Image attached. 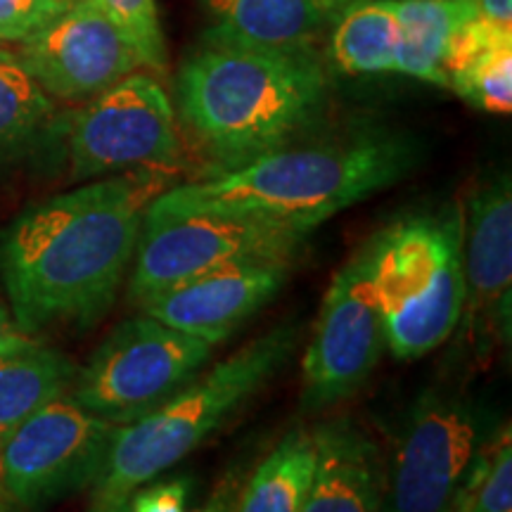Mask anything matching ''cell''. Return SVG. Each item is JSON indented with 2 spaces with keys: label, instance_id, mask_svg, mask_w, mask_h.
I'll list each match as a JSON object with an SVG mask.
<instances>
[{
  "label": "cell",
  "instance_id": "20",
  "mask_svg": "<svg viewBox=\"0 0 512 512\" xmlns=\"http://www.w3.org/2000/svg\"><path fill=\"white\" fill-rule=\"evenodd\" d=\"M330 27V60L339 72H394L399 24L389 0H347Z\"/></svg>",
  "mask_w": 512,
  "mask_h": 512
},
{
  "label": "cell",
  "instance_id": "22",
  "mask_svg": "<svg viewBox=\"0 0 512 512\" xmlns=\"http://www.w3.org/2000/svg\"><path fill=\"white\" fill-rule=\"evenodd\" d=\"M55 102L15 50L0 46V157L27 150L48 131Z\"/></svg>",
  "mask_w": 512,
  "mask_h": 512
},
{
  "label": "cell",
  "instance_id": "15",
  "mask_svg": "<svg viewBox=\"0 0 512 512\" xmlns=\"http://www.w3.org/2000/svg\"><path fill=\"white\" fill-rule=\"evenodd\" d=\"M311 434L316 465L302 512H382L380 446L349 418L323 422Z\"/></svg>",
  "mask_w": 512,
  "mask_h": 512
},
{
  "label": "cell",
  "instance_id": "14",
  "mask_svg": "<svg viewBox=\"0 0 512 512\" xmlns=\"http://www.w3.org/2000/svg\"><path fill=\"white\" fill-rule=\"evenodd\" d=\"M290 268L287 261L219 268L152 294L138 306L145 316L216 347L271 302Z\"/></svg>",
  "mask_w": 512,
  "mask_h": 512
},
{
  "label": "cell",
  "instance_id": "3",
  "mask_svg": "<svg viewBox=\"0 0 512 512\" xmlns=\"http://www.w3.org/2000/svg\"><path fill=\"white\" fill-rule=\"evenodd\" d=\"M413 164V143L394 133L292 143L235 169L162 190L147 204L143 223L228 214L311 233L342 209L401 181Z\"/></svg>",
  "mask_w": 512,
  "mask_h": 512
},
{
  "label": "cell",
  "instance_id": "25",
  "mask_svg": "<svg viewBox=\"0 0 512 512\" xmlns=\"http://www.w3.org/2000/svg\"><path fill=\"white\" fill-rule=\"evenodd\" d=\"M72 5L69 0H0V41H22Z\"/></svg>",
  "mask_w": 512,
  "mask_h": 512
},
{
  "label": "cell",
  "instance_id": "2",
  "mask_svg": "<svg viewBox=\"0 0 512 512\" xmlns=\"http://www.w3.org/2000/svg\"><path fill=\"white\" fill-rule=\"evenodd\" d=\"M178 114L214 174L292 145L328 105V76L311 46L211 41L176 79Z\"/></svg>",
  "mask_w": 512,
  "mask_h": 512
},
{
  "label": "cell",
  "instance_id": "24",
  "mask_svg": "<svg viewBox=\"0 0 512 512\" xmlns=\"http://www.w3.org/2000/svg\"><path fill=\"white\" fill-rule=\"evenodd\" d=\"M102 3L133 38L143 67L162 72L166 67V48L157 0H102Z\"/></svg>",
  "mask_w": 512,
  "mask_h": 512
},
{
  "label": "cell",
  "instance_id": "7",
  "mask_svg": "<svg viewBox=\"0 0 512 512\" xmlns=\"http://www.w3.org/2000/svg\"><path fill=\"white\" fill-rule=\"evenodd\" d=\"M309 233L228 214H185L143 223L128 280V299L145 302L152 294L219 268L287 261L304 247Z\"/></svg>",
  "mask_w": 512,
  "mask_h": 512
},
{
  "label": "cell",
  "instance_id": "27",
  "mask_svg": "<svg viewBox=\"0 0 512 512\" xmlns=\"http://www.w3.org/2000/svg\"><path fill=\"white\" fill-rule=\"evenodd\" d=\"M242 475L240 467L230 470L226 477L216 484V489L211 491V496L207 498V503L202 505V510L197 512H235L238 510V496H240V486H242Z\"/></svg>",
  "mask_w": 512,
  "mask_h": 512
},
{
  "label": "cell",
  "instance_id": "13",
  "mask_svg": "<svg viewBox=\"0 0 512 512\" xmlns=\"http://www.w3.org/2000/svg\"><path fill=\"white\" fill-rule=\"evenodd\" d=\"M463 285L465 302L458 328L486 344L508 337L512 297V188L498 174L472 192L463 211Z\"/></svg>",
  "mask_w": 512,
  "mask_h": 512
},
{
  "label": "cell",
  "instance_id": "1",
  "mask_svg": "<svg viewBox=\"0 0 512 512\" xmlns=\"http://www.w3.org/2000/svg\"><path fill=\"white\" fill-rule=\"evenodd\" d=\"M162 171L95 178L31 204L0 233V285L24 335L91 328L112 309L136 256Z\"/></svg>",
  "mask_w": 512,
  "mask_h": 512
},
{
  "label": "cell",
  "instance_id": "18",
  "mask_svg": "<svg viewBox=\"0 0 512 512\" xmlns=\"http://www.w3.org/2000/svg\"><path fill=\"white\" fill-rule=\"evenodd\" d=\"M76 373L72 358L41 337L0 351V446L24 420L67 396Z\"/></svg>",
  "mask_w": 512,
  "mask_h": 512
},
{
  "label": "cell",
  "instance_id": "10",
  "mask_svg": "<svg viewBox=\"0 0 512 512\" xmlns=\"http://www.w3.org/2000/svg\"><path fill=\"white\" fill-rule=\"evenodd\" d=\"M482 441V420L463 396L422 394L384 463L382 512H448Z\"/></svg>",
  "mask_w": 512,
  "mask_h": 512
},
{
  "label": "cell",
  "instance_id": "28",
  "mask_svg": "<svg viewBox=\"0 0 512 512\" xmlns=\"http://www.w3.org/2000/svg\"><path fill=\"white\" fill-rule=\"evenodd\" d=\"M27 339H31V335H24V332L17 328V323H15V318H12L8 304L0 302V351L17 347V344L27 342Z\"/></svg>",
  "mask_w": 512,
  "mask_h": 512
},
{
  "label": "cell",
  "instance_id": "19",
  "mask_svg": "<svg viewBox=\"0 0 512 512\" xmlns=\"http://www.w3.org/2000/svg\"><path fill=\"white\" fill-rule=\"evenodd\" d=\"M399 41L394 72L446 88V55L453 36L479 15L477 0H389Z\"/></svg>",
  "mask_w": 512,
  "mask_h": 512
},
{
  "label": "cell",
  "instance_id": "16",
  "mask_svg": "<svg viewBox=\"0 0 512 512\" xmlns=\"http://www.w3.org/2000/svg\"><path fill=\"white\" fill-rule=\"evenodd\" d=\"M347 0H207L211 41L249 46H311Z\"/></svg>",
  "mask_w": 512,
  "mask_h": 512
},
{
  "label": "cell",
  "instance_id": "5",
  "mask_svg": "<svg viewBox=\"0 0 512 512\" xmlns=\"http://www.w3.org/2000/svg\"><path fill=\"white\" fill-rule=\"evenodd\" d=\"M460 242L456 204L401 216L366 240L384 339L401 361L427 356L458 330L465 302Z\"/></svg>",
  "mask_w": 512,
  "mask_h": 512
},
{
  "label": "cell",
  "instance_id": "30",
  "mask_svg": "<svg viewBox=\"0 0 512 512\" xmlns=\"http://www.w3.org/2000/svg\"><path fill=\"white\" fill-rule=\"evenodd\" d=\"M0 512H12L8 498H5V494H3V486H0Z\"/></svg>",
  "mask_w": 512,
  "mask_h": 512
},
{
  "label": "cell",
  "instance_id": "4",
  "mask_svg": "<svg viewBox=\"0 0 512 512\" xmlns=\"http://www.w3.org/2000/svg\"><path fill=\"white\" fill-rule=\"evenodd\" d=\"M297 323L259 335L133 425L119 427L98 477L91 484L88 512H124L140 486L181 463L204 444L285 366L297 347Z\"/></svg>",
  "mask_w": 512,
  "mask_h": 512
},
{
  "label": "cell",
  "instance_id": "21",
  "mask_svg": "<svg viewBox=\"0 0 512 512\" xmlns=\"http://www.w3.org/2000/svg\"><path fill=\"white\" fill-rule=\"evenodd\" d=\"M316 446L306 427H294L273 451L242 479L235 512H302L309 491Z\"/></svg>",
  "mask_w": 512,
  "mask_h": 512
},
{
  "label": "cell",
  "instance_id": "9",
  "mask_svg": "<svg viewBox=\"0 0 512 512\" xmlns=\"http://www.w3.org/2000/svg\"><path fill=\"white\" fill-rule=\"evenodd\" d=\"M119 425L67 396L24 420L0 446V486L12 512H34L95 482Z\"/></svg>",
  "mask_w": 512,
  "mask_h": 512
},
{
  "label": "cell",
  "instance_id": "6",
  "mask_svg": "<svg viewBox=\"0 0 512 512\" xmlns=\"http://www.w3.org/2000/svg\"><path fill=\"white\" fill-rule=\"evenodd\" d=\"M211 354V344L138 313L102 339L69 399L114 425H133L195 380Z\"/></svg>",
  "mask_w": 512,
  "mask_h": 512
},
{
  "label": "cell",
  "instance_id": "12",
  "mask_svg": "<svg viewBox=\"0 0 512 512\" xmlns=\"http://www.w3.org/2000/svg\"><path fill=\"white\" fill-rule=\"evenodd\" d=\"M19 60L50 98L88 102L143 67L138 48L102 0H76L17 41Z\"/></svg>",
  "mask_w": 512,
  "mask_h": 512
},
{
  "label": "cell",
  "instance_id": "11",
  "mask_svg": "<svg viewBox=\"0 0 512 512\" xmlns=\"http://www.w3.org/2000/svg\"><path fill=\"white\" fill-rule=\"evenodd\" d=\"M387 349L366 245L332 278L302 361L304 406L323 411L366 384Z\"/></svg>",
  "mask_w": 512,
  "mask_h": 512
},
{
  "label": "cell",
  "instance_id": "31",
  "mask_svg": "<svg viewBox=\"0 0 512 512\" xmlns=\"http://www.w3.org/2000/svg\"><path fill=\"white\" fill-rule=\"evenodd\" d=\"M124 512H128V510H124Z\"/></svg>",
  "mask_w": 512,
  "mask_h": 512
},
{
  "label": "cell",
  "instance_id": "29",
  "mask_svg": "<svg viewBox=\"0 0 512 512\" xmlns=\"http://www.w3.org/2000/svg\"><path fill=\"white\" fill-rule=\"evenodd\" d=\"M479 15L512 27V0H477Z\"/></svg>",
  "mask_w": 512,
  "mask_h": 512
},
{
  "label": "cell",
  "instance_id": "8",
  "mask_svg": "<svg viewBox=\"0 0 512 512\" xmlns=\"http://www.w3.org/2000/svg\"><path fill=\"white\" fill-rule=\"evenodd\" d=\"M178 162L174 105L147 74H128L95 95L69 126V164L76 181L166 171Z\"/></svg>",
  "mask_w": 512,
  "mask_h": 512
},
{
  "label": "cell",
  "instance_id": "23",
  "mask_svg": "<svg viewBox=\"0 0 512 512\" xmlns=\"http://www.w3.org/2000/svg\"><path fill=\"white\" fill-rule=\"evenodd\" d=\"M448 512H512L510 425L479 444Z\"/></svg>",
  "mask_w": 512,
  "mask_h": 512
},
{
  "label": "cell",
  "instance_id": "17",
  "mask_svg": "<svg viewBox=\"0 0 512 512\" xmlns=\"http://www.w3.org/2000/svg\"><path fill=\"white\" fill-rule=\"evenodd\" d=\"M446 88L489 114L512 112V27L482 15L453 36L446 55Z\"/></svg>",
  "mask_w": 512,
  "mask_h": 512
},
{
  "label": "cell",
  "instance_id": "26",
  "mask_svg": "<svg viewBox=\"0 0 512 512\" xmlns=\"http://www.w3.org/2000/svg\"><path fill=\"white\" fill-rule=\"evenodd\" d=\"M190 482L188 479H171L140 486L128 501V512H188Z\"/></svg>",
  "mask_w": 512,
  "mask_h": 512
}]
</instances>
